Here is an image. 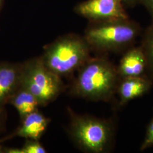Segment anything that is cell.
Segmentation results:
<instances>
[{"label":"cell","mask_w":153,"mask_h":153,"mask_svg":"<svg viewBox=\"0 0 153 153\" xmlns=\"http://www.w3.org/2000/svg\"><path fill=\"white\" fill-rule=\"evenodd\" d=\"M23 153H45L47 150L38 140L26 139L22 148Z\"/></svg>","instance_id":"13"},{"label":"cell","mask_w":153,"mask_h":153,"mask_svg":"<svg viewBox=\"0 0 153 153\" xmlns=\"http://www.w3.org/2000/svg\"><path fill=\"white\" fill-rule=\"evenodd\" d=\"M22 63L0 62V109L5 108L21 86Z\"/></svg>","instance_id":"7"},{"label":"cell","mask_w":153,"mask_h":153,"mask_svg":"<svg viewBox=\"0 0 153 153\" xmlns=\"http://www.w3.org/2000/svg\"><path fill=\"white\" fill-rule=\"evenodd\" d=\"M2 142L0 141V153H4V148L2 147V146L1 145Z\"/></svg>","instance_id":"19"},{"label":"cell","mask_w":153,"mask_h":153,"mask_svg":"<svg viewBox=\"0 0 153 153\" xmlns=\"http://www.w3.org/2000/svg\"><path fill=\"white\" fill-rule=\"evenodd\" d=\"M6 121V112L5 109H0V132L5 128Z\"/></svg>","instance_id":"16"},{"label":"cell","mask_w":153,"mask_h":153,"mask_svg":"<svg viewBox=\"0 0 153 153\" xmlns=\"http://www.w3.org/2000/svg\"><path fill=\"white\" fill-rule=\"evenodd\" d=\"M153 146V117L148 124L144 140L140 146V151H144Z\"/></svg>","instance_id":"14"},{"label":"cell","mask_w":153,"mask_h":153,"mask_svg":"<svg viewBox=\"0 0 153 153\" xmlns=\"http://www.w3.org/2000/svg\"><path fill=\"white\" fill-rule=\"evenodd\" d=\"M76 11L92 22L129 18L121 0H87L77 6Z\"/></svg>","instance_id":"6"},{"label":"cell","mask_w":153,"mask_h":153,"mask_svg":"<svg viewBox=\"0 0 153 153\" xmlns=\"http://www.w3.org/2000/svg\"><path fill=\"white\" fill-rule=\"evenodd\" d=\"M21 121V124L16 131L0 139L1 142H4L16 137L39 140L47 129L51 120L40 112L38 109L26 116Z\"/></svg>","instance_id":"9"},{"label":"cell","mask_w":153,"mask_h":153,"mask_svg":"<svg viewBox=\"0 0 153 153\" xmlns=\"http://www.w3.org/2000/svg\"><path fill=\"white\" fill-rule=\"evenodd\" d=\"M138 4H141L146 8L153 21V0H139Z\"/></svg>","instance_id":"15"},{"label":"cell","mask_w":153,"mask_h":153,"mask_svg":"<svg viewBox=\"0 0 153 153\" xmlns=\"http://www.w3.org/2000/svg\"><path fill=\"white\" fill-rule=\"evenodd\" d=\"M84 38L91 50L99 52H119L131 47L141 29L129 18L92 22Z\"/></svg>","instance_id":"3"},{"label":"cell","mask_w":153,"mask_h":153,"mask_svg":"<svg viewBox=\"0 0 153 153\" xmlns=\"http://www.w3.org/2000/svg\"><path fill=\"white\" fill-rule=\"evenodd\" d=\"M140 47L147 61L148 76L153 81V23L143 33Z\"/></svg>","instance_id":"12"},{"label":"cell","mask_w":153,"mask_h":153,"mask_svg":"<svg viewBox=\"0 0 153 153\" xmlns=\"http://www.w3.org/2000/svg\"><path fill=\"white\" fill-rule=\"evenodd\" d=\"M116 69L120 79L148 76L146 74L148 73L147 61L140 45H133L126 49L116 66Z\"/></svg>","instance_id":"8"},{"label":"cell","mask_w":153,"mask_h":153,"mask_svg":"<svg viewBox=\"0 0 153 153\" xmlns=\"http://www.w3.org/2000/svg\"><path fill=\"white\" fill-rule=\"evenodd\" d=\"M125 7H132L138 4L139 0H121Z\"/></svg>","instance_id":"17"},{"label":"cell","mask_w":153,"mask_h":153,"mask_svg":"<svg viewBox=\"0 0 153 153\" xmlns=\"http://www.w3.org/2000/svg\"><path fill=\"white\" fill-rule=\"evenodd\" d=\"M21 85L36 98L40 107L54 101L65 89L60 76L44 65L40 57L22 63Z\"/></svg>","instance_id":"5"},{"label":"cell","mask_w":153,"mask_h":153,"mask_svg":"<svg viewBox=\"0 0 153 153\" xmlns=\"http://www.w3.org/2000/svg\"><path fill=\"white\" fill-rule=\"evenodd\" d=\"M9 104L17 110L21 120L29 114L38 110L40 107L36 98L21 85L11 97Z\"/></svg>","instance_id":"11"},{"label":"cell","mask_w":153,"mask_h":153,"mask_svg":"<svg viewBox=\"0 0 153 153\" xmlns=\"http://www.w3.org/2000/svg\"><path fill=\"white\" fill-rule=\"evenodd\" d=\"M68 133L73 142L82 152L103 153L111 149L115 137L114 123L111 119L79 115L69 109Z\"/></svg>","instance_id":"2"},{"label":"cell","mask_w":153,"mask_h":153,"mask_svg":"<svg viewBox=\"0 0 153 153\" xmlns=\"http://www.w3.org/2000/svg\"><path fill=\"white\" fill-rule=\"evenodd\" d=\"M2 0H0V5H1V2H2Z\"/></svg>","instance_id":"20"},{"label":"cell","mask_w":153,"mask_h":153,"mask_svg":"<svg viewBox=\"0 0 153 153\" xmlns=\"http://www.w3.org/2000/svg\"><path fill=\"white\" fill-rule=\"evenodd\" d=\"M91 51L85 38L70 35L47 46L40 57L49 70L62 78L77 71L91 57Z\"/></svg>","instance_id":"4"},{"label":"cell","mask_w":153,"mask_h":153,"mask_svg":"<svg viewBox=\"0 0 153 153\" xmlns=\"http://www.w3.org/2000/svg\"><path fill=\"white\" fill-rule=\"evenodd\" d=\"M153 81L147 76L120 79L116 94L119 97L118 106L122 107L131 100L148 93L153 86Z\"/></svg>","instance_id":"10"},{"label":"cell","mask_w":153,"mask_h":153,"mask_svg":"<svg viewBox=\"0 0 153 153\" xmlns=\"http://www.w3.org/2000/svg\"><path fill=\"white\" fill-rule=\"evenodd\" d=\"M4 153H23L21 148H4Z\"/></svg>","instance_id":"18"},{"label":"cell","mask_w":153,"mask_h":153,"mask_svg":"<svg viewBox=\"0 0 153 153\" xmlns=\"http://www.w3.org/2000/svg\"><path fill=\"white\" fill-rule=\"evenodd\" d=\"M76 71L70 88L72 95L97 102L114 98L120 79L116 66L107 57H91Z\"/></svg>","instance_id":"1"}]
</instances>
